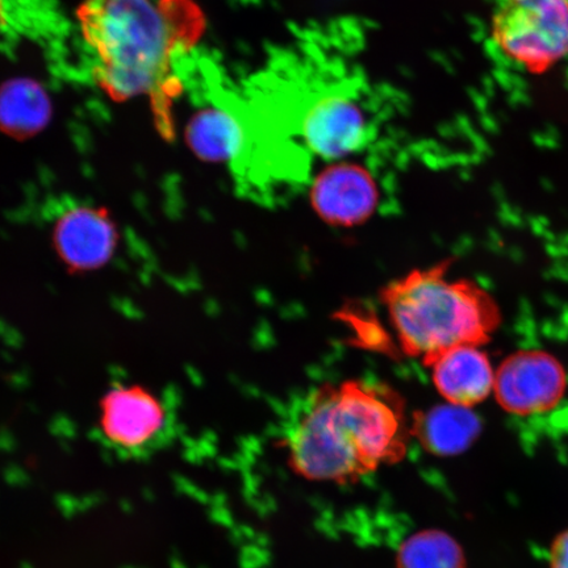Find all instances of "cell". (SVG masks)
<instances>
[{
  "label": "cell",
  "instance_id": "obj_5",
  "mask_svg": "<svg viewBox=\"0 0 568 568\" xmlns=\"http://www.w3.org/2000/svg\"><path fill=\"white\" fill-rule=\"evenodd\" d=\"M173 426L168 402L141 383L115 382L99 399L98 436L120 456L139 458L159 450Z\"/></svg>",
  "mask_w": 568,
  "mask_h": 568
},
{
  "label": "cell",
  "instance_id": "obj_2",
  "mask_svg": "<svg viewBox=\"0 0 568 568\" xmlns=\"http://www.w3.org/2000/svg\"><path fill=\"white\" fill-rule=\"evenodd\" d=\"M283 435L297 474L345 481L399 460L407 452L410 428L395 390L345 381L324 383L301 397Z\"/></svg>",
  "mask_w": 568,
  "mask_h": 568
},
{
  "label": "cell",
  "instance_id": "obj_13",
  "mask_svg": "<svg viewBox=\"0 0 568 568\" xmlns=\"http://www.w3.org/2000/svg\"><path fill=\"white\" fill-rule=\"evenodd\" d=\"M51 102L30 80H13L0 88V131L13 139L38 134L51 119Z\"/></svg>",
  "mask_w": 568,
  "mask_h": 568
},
{
  "label": "cell",
  "instance_id": "obj_7",
  "mask_svg": "<svg viewBox=\"0 0 568 568\" xmlns=\"http://www.w3.org/2000/svg\"><path fill=\"white\" fill-rule=\"evenodd\" d=\"M204 95L209 103L191 115L186 139L193 152L205 161L230 162L243 154L246 142V102L224 84L207 62L201 65Z\"/></svg>",
  "mask_w": 568,
  "mask_h": 568
},
{
  "label": "cell",
  "instance_id": "obj_8",
  "mask_svg": "<svg viewBox=\"0 0 568 568\" xmlns=\"http://www.w3.org/2000/svg\"><path fill=\"white\" fill-rule=\"evenodd\" d=\"M567 389L565 367L542 351L517 352L495 373L494 393L509 414H545L562 400Z\"/></svg>",
  "mask_w": 568,
  "mask_h": 568
},
{
  "label": "cell",
  "instance_id": "obj_4",
  "mask_svg": "<svg viewBox=\"0 0 568 568\" xmlns=\"http://www.w3.org/2000/svg\"><path fill=\"white\" fill-rule=\"evenodd\" d=\"M491 26L496 47L529 73L568 54V0H495Z\"/></svg>",
  "mask_w": 568,
  "mask_h": 568
},
{
  "label": "cell",
  "instance_id": "obj_14",
  "mask_svg": "<svg viewBox=\"0 0 568 568\" xmlns=\"http://www.w3.org/2000/svg\"><path fill=\"white\" fill-rule=\"evenodd\" d=\"M402 568H464V558L449 537L428 532L409 539L400 554Z\"/></svg>",
  "mask_w": 568,
  "mask_h": 568
},
{
  "label": "cell",
  "instance_id": "obj_16",
  "mask_svg": "<svg viewBox=\"0 0 568 568\" xmlns=\"http://www.w3.org/2000/svg\"><path fill=\"white\" fill-rule=\"evenodd\" d=\"M4 21H6L4 3H3V0H0V31H2Z\"/></svg>",
  "mask_w": 568,
  "mask_h": 568
},
{
  "label": "cell",
  "instance_id": "obj_12",
  "mask_svg": "<svg viewBox=\"0 0 568 568\" xmlns=\"http://www.w3.org/2000/svg\"><path fill=\"white\" fill-rule=\"evenodd\" d=\"M480 423L471 408L438 406L417 412L410 426V435L426 450L438 456H453L467 449L478 437Z\"/></svg>",
  "mask_w": 568,
  "mask_h": 568
},
{
  "label": "cell",
  "instance_id": "obj_1",
  "mask_svg": "<svg viewBox=\"0 0 568 568\" xmlns=\"http://www.w3.org/2000/svg\"><path fill=\"white\" fill-rule=\"evenodd\" d=\"M78 27L97 87L113 102L142 98L155 130L176 138L184 94L180 62L193 53L205 20L194 0H83Z\"/></svg>",
  "mask_w": 568,
  "mask_h": 568
},
{
  "label": "cell",
  "instance_id": "obj_9",
  "mask_svg": "<svg viewBox=\"0 0 568 568\" xmlns=\"http://www.w3.org/2000/svg\"><path fill=\"white\" fill-rule=\"evenodd\" d=\"M52 244L70 274H91L112 261L119 245V231L105 209L73 204L55 216Z\"/></svg>",
  "mask_w": 568,
  "mask_h": 568
},
{
  "label": "cell",
  "instance_id": "obj_11",
  "mask_svg": "<svg viewBox=\"0 0 568 568\" xmlns=\"http://www.w3.org/2000/svg\"><path fill=\"white\" fill-rule=\"evenodd\" d=\"M433 385L453 406L473 408L486 400L495 387V372L479 346H459L433 359Z\"/></svg>",
  "mask_w": 568,
  "mask_h": 568
},
{
  "label": "cell",
  "instance_id": "obj_10",
  "mask_svg": "<svg viewBox=\"0 0 568 568\" xmlns=\"http://www.w3.org/2000/svg\"><path fill=\"white\" fill-rule=\"evenodd\" d=\"M311 199L326 223L352 226L373 215L378 207L379 193L366 169L339 163L316 178Z\"/></svg>",
  "mask_w": 568,
  "mask_h": 568
},
{
  "label": "cell",
  "instance_id": "obj_15",
  "mask_svg": "<svg viewBox=\"0 0 568 568\" xmlns=\"http://www.w3.org/2000/svg\"><path fill=\"white\" fill-rule=\"evenodd\" d=\"M551 568H568V530L554 542L550 552Z\"/></svg>",
  "mask_w": 568,
  "mask_h": 568
},
{
  "label": "cell",
  "instance_id": "obj_6",
  "mask_svg": "<svg viewBox=\"0 0 568 568\" xmlns=\"http://www.w3.org/2000/svg\"><path fill=\"white\" fill-rule=\"evenodd\" d=\"M297 111V134L305 149L325 160L357 152L374 131L357 84L331 83L312 91Z\"/></svg>",
  "mask_w": 568,
  "mask_h": 568
},
{
  "label": "cell",
  "instance_id": "obj_3",
  "mask_svg": "<svg viewBox=\"0 0 568 568\" xmlns=\"http://www.w3.org/2000/svg\"><path fill=\"white\" fill-rule=\"evenodd\" d=\"M450 262L412 270L381 291L400 349L425 366L459 346H481L500 324L491 294L468 280H449Z\"/></svg>",
  "mask_w": 568,
  "mask_h": 568
}]
</instances>
